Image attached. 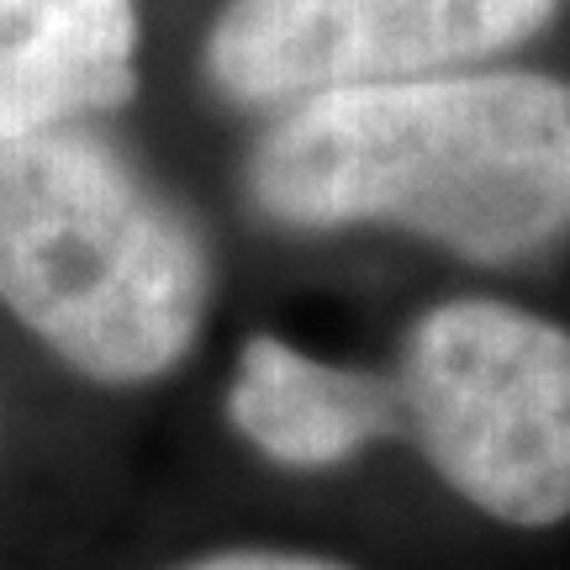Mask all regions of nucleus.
Returning a JSON list of instances; mask_svg holds the SVG:
<instances>
[{"label": "nucleus", "mask_w": 570, "mask_h": 570, "mask_svg": "<svg viewBox=\"0 0 570 570\" xmlns=\"http://www.w3.org/2000/svg\"><path fill=\"white\" fill-rule=\"evenodd\" d=\"M223 407L233 433L291 475H327L402 439L391 370L323 360L285 333H248L238 344Z\"/></svg>", "instance_id": "5"}, {"label": "nucleus", "mask_w": 570, "mask_h": 570, "mask_svg": "<svg viewBox=\"0 0 570 570\" xmlns=\"http://www.w3.org/2000/svg\"><path fill=\"white\" fill-rule=\"evenodd\" d=\"M169 570H354V566L323 550H296V544H227V550H206Z\"/></svg>", "instance_id": "7"}, {"label": "nucleus", "mask_w": 570, "mask_h": 570, "mask_svg": "<svg viewBox=\"0 0 570 570\" xmlns=\"http://www.w3.org/2000/svg\"><path fill=\"white\" fill-rule=\"evenodd\" d=\"M402 439L465 508L502 529L570 518V327L508 296H444L391 365Z\"/></svg>", "instance_id": "3"}, {"label": "nucleus", "mask_w": 570, "mask_h": 570, "mask_svg": "<svg viewBox=\"0 0 570 570\" xmlns=\"http://www.w3.org/2000/svg\"><path fill=\"white\" fill-rule=\"evenodd\" d=\"M0 428H6V417H0Z\"/></svg>", "instance_id": "8"}, {"label": "nucleus", "mask_w": 570, "mask_h": 570, "mask_svg": "<svg viewBox=\"0 0 570 570\" xmlns=\"http://www.w3.org/2000/svg\"><path fill=\"white\" fill-rule=\"evenodd\" d=\"M0 306L96 386H154L202 344L196 223L90 127L0 138Z\"/></svg>", "instance_id": "2"}, {"label": "nucleus", "mask_w": 570, "mask_h": 570, "mask_svg": "<svg viewBox=\"0 0 570 570\" xmlns=\"http://www.w3.org/2000/svg\"><path fill=\"white\" fill-rule=\"evenodd\" d=\"M570 0H223L202 75L238 111H281L344 85L502 63L544 38Z\"/></svg>", "instance_id": "4"}, {"label": "nucleus", "mask_w": 570, "mask_h": 570, "mask_svg": "<svg viewBox=\"0 0 570 570\" xmlns=\"http://www.w3.org/2000/svg\"><path fill=\"white\" fill-rule=\"evenodd\" d=\"M138 85V0H0V138L111 117Z\"/></svg>", "instance_id": "6"}, {"label": "nucleus", "mask_w": 570, "mask_h": 570, "mask_svg": "<svg viewBox=\"0 0 570 570\" xmlns=\"http://www.w3.org/2000/svg\"><path fill=\"white\" fill-rule=\"evenodd\" d=\"M244 190L285 233L529 265L570 238V80L502 59L306 96L248 142Z\"/></svg>", "instance_id": "1"}]
</instances>
